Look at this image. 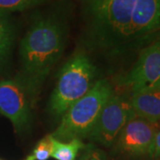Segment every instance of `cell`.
<instances>
[{
	"label": "cell",
	"mask_w": 160,
	"mask_h": 160,
	"mask_svg": "<svg viewBox=\"0 0 160 160\" xmlns=\"http://www.w3.org/2000/svg\"><path fill=\"white\" fill-rule=\"evenodd\" d=\"M67 25L60 14L52 12L37 17L20 45L22 69L21 81L35 95L57 63L66 45Z\"/></svg>",
	"instance_id": "6da1fadb"
},
{
	"label": "cell",
	"mask_w": 160,
	"mask_h": 160,
	"mask_svg": "<svg viewBox=\"0 0 160 160\" xmlns=\"http://www.w3.org/2000/svg\"><path fill=\"white\" fill-rule=\"evenodd\" d=\"M88 4L87 35L92 44L113 52L130 48L136 0H94Z\"/></svg>",
	"instance_id": "7a4b0ae2"
},
{
	"label": "cell",
	"mask_w": 160,
	"mask_h": 160,
	"mask_svg": "<svg viewBox=\"0 0 160 160\" xmlns=\"http://www.w3.org/2000/svg\"><path fill=\"white\" fill-rule=\"evenodd\" d=\"M114 94L109 81L98 80L85 96L71 105L51 135L60 142L87 138L104 105Z\"/></svg>",
	"instance_id": "3957f363"
},
{
	"label": "cell",
	"mask_w": 160,
	"mask_h": 160,
	"mask_svg": "<svg viewBox=\"0 0 160 160\" xmlns=\"http://www.w3.org/2000/svg\"><path fill=\"white\" fill-rule=\"evenodd\" d=\"M95 78L96 69L86 54L78 52L70 58L60 70L57 84L50 98L52 114L62 116L91 90L97 82Z\"/></svg>",
	"instance_id": "277c9868"
},
{
	"label": "cell",
	"mask_w": 160,
	"mask_h": 160,
	"mask_svg": "<svg viewBox=\"0 0 160 160\" xmlns=\"http://www.w3.org/2000/svg\"><path fill=\"white\" fill-rule=\"evenodd\" d=\"M134 117L130 101L114 93L104 105L87 138L104 147H111L124 126Z\"/></svg>",
	"instance_id": "5b68a950"
},
{
	"label": "cell",
	"mask_w": 160,
	"mask_h": 160,
	"mask_svg": "<svg viewBox=\"0 0 160 160\" xmlns=\"http://www.w3.org/2000/svg\"><path fill=\"white\" fill-rule=\"evenodd\" d=\"M124 83L132 94L160 90V37L142 51Z\"/></svg>",
	"instance_id": "8992f818"
},
{
	"label": "cell",
	"mask_w": 160,
	"mask_h": 160,
	"mask_svg": "<svg viewBox=\"0 0 160 160\" xmlns=\"http://www.w3.org/2000/svg\"><path fill=\"white\" fill-rule=\"evenodd\" d=\"M30 97L21 80L0 81V113L10 120L15 131H24L30 121Z\"/></svg>",
	"instance_id": "52a82bcc"
},
{
	"label": "cell",
	"mask_w": 160,
	"mask_h": 160,
	"mask_svg": "<svg viewBox=\"0 0 160 160\" xmlns=\"http://www.w3.org/2000/svg\"><path fill=\"white\" fill-rule=\"evenodd\" d=\"M158 123H152L135 116L121 130L114 143V150L129 157L149 156Z\"/></svg>",
	"instance_id": "ba28073f"
},
{
	"label": "cell",
	"mask_w": 160,
	"mask_h": 160,
	"mask_svg": "<svg viewBox=\"0 0 160 160\" xmlns=\"http://www.w3.org/2000/svg\"><path fill=\"white\" fill-rule=\"evenodd\" d=\"M160 31V0H136L132 15L130 48L147 42Z\"/></svg>",
	"instance_id": "9c48e42d"
},
{
	"label": "cell",
	"mask_w": 160,
	"mask_h": 160,
	"mask_svg": "<svg viewBox=\"0 0 160 160\" xmlns=\"http://www.w3.org/2000/svg\"><path fill=\"white\" fill-rule=\"evenodd\" d=\"M130 102L135 116L152 123L160 121V90L132 94Z\"/></svg>",
	"instance_id": "30bf717a"
},
{
	"label": "cell",
	"mask_w": 160,
	"mask_h": 160,
	"mask_svg": "<svg viewBox=\"0 0 160 160\" xmlns=\"http://www.w3.org/2000/svg\"><path fill=\"white\" fill-rule=\"evenodd\" d=\"M15 38V27L10 13L0 12V60L11 50Z\"/></svg>",
	"instance_id": "8fae6325"
},
{
	"label": "cell",
	"mask_w": 160,
	"mask_h": 160,
	"mask_svg": "<svg viewBox=\"0 0 160 160\" xmlns=\"http://www.w3.org/2000/svg\"><path fill=\"white\" fill-rule=\"evenodd\" d=\"M85 146L86 145L80 139H73L69 142H60L53 138L52 158L56 160H75L78 152L84 149Z\"/></svg>",
	"instance_id": "7c38bea8"
},
{
	"label": "cell",
	"mask_w": 160,
	"mask_h": 160,
	"mask_svg": "<svg viewBox=\"0 0 160 160\" xmlns=\"http://www.w3.org/2000/svg\"><path fill=\"white\" fill-rule=\"evenodd\" d=\"M46 0H0V12H22L42 5Z\"/></svg>",
	"instance_id": "4fadbf2b"
},
{
	"label": "cell",
	"mask_w": 160,
	"mask_h": 160,
	"mask_svg": "<svg viewBox=\"0 0 160 160\" xmlns=\"http://www.w3.org/2000/svg\"><path fill=\"white\" fill-rule=\"evenodd\" d=\"M52 135H46L38 142L33 149V156L36 160H48L52 157Z\"/></svg>",
	"instance_id": "5bb4252c"
},
{
	"label": "cell",
	"mask_w": 160,
	"mask_h": 160,
	"mask_svg": "<svg viewBox=\"0 0 160 160\" xmlns=\"http://www.w3.org/2000/svg\"><path fill=\"white\" fill-rule=\"evenodd\" d=\"M79 160H108L107 156L93 144H88L83 149Z\"/></svg>",
	"instance_id": "9a60e30c"
},
{
	"label": "cell",
	"mask_w": 160,
	"mask_h": 160,
	"mask_svg": "<svg viewBox=\"0 0 160 160\" xmlns=\"http://www.w3.org/2000/svg\"><path fill=\"white\" fill-rule=\"evenodd\" d=\"M149 157L152 160H160V129L156 132Z\"/></svg>",
	"instance_id": "2e32d148"
},
{
	"label": "cell",
	"mask_w": 160,
	"mask_h": 160,
	"mask_svg": "<svg viewBox=\"0 0 160 160\" xmlns=\"http://www.w3.org/2000/svg\"><path fill=\"white\" fill-rule=\"evenodd\" d=\"M86 1H87L88 3H90V2H92V1H94V0H86Z\"/></svg>",
	"instance_id": "e0dca14e"
},
{
	"label": "cell",
	"mask_w": 160,
	"mask_h": 160,
	"mask_svg": "<svg viewBox=\"0 0 160 160\" xmlns=\"http://www.w3.org/2000/svg\"><path fill=\"white\" fill-rule=\"evenodd\" d=\"M0 160H1V159H0Z\"/></svg>",
	"instance_id": "ac0fdd59"
}]
</instances>
